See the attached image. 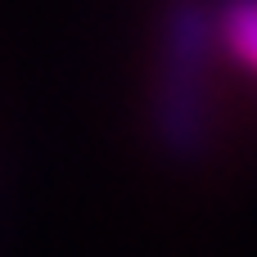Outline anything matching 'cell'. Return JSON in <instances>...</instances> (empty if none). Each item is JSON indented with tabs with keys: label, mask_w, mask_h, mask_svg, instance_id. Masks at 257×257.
Returning a JSON list of instances; mask_svg holds the SVG:
<instances>
[{
	"label": "cell",
	"mask_w": 257,
	"mask_h": 257,
	"mask_svg": "<svg viewBox=\"0 0 257 257\" xmlns=\"http://www.w3.org/2000/svg\"><path fill=\"white\" fill-rule=\"evenodd\" d=\"M221 41L226 50L257 72V0H230L221 14Z\"/></svg>",
	"instance_id": "6da1fadb"
}]
</instances>
